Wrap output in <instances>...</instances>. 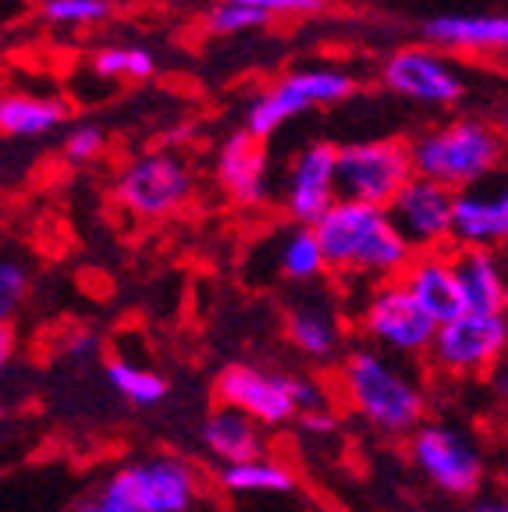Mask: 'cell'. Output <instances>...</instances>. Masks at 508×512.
I'll list each match as a JSON object with an SVG mask.
<instances>
[{"label": "cell", "mask_w": 508, "mask_h": 512, "mask_svg": "<svg viewBox=\"0 0 508 512\" xmlns=\"http://www.w3.org/2000/svg\"><path fill=\"white\" fill-rule=\"evenodd\" d=\"M29 296V271H25L22 260H4L0 264V320H11L15 310Z\"/></svg>", "instance_id": "4dcf8cb0"}, {"label": "cell", "mask_w": 508, "mask_h": 512, "mask_svg": "<svg viewBox=\"0 0 508 512\" xmlns=\"http://www.w3.org/2000/svg\"><path fill=\"white\" fill-rule=\"evenodd\" d=\"M270 22H274L270 15L249 8V4H239V0H214L203 15V25L214 36H246V32H256Z\"/></svg>", "instance_id": "83f0119b"}, {"label": "cell", "mask_w": 508, "mask_h": 512, "mask_svg": "<svg viewBox=\"0 0 508 512\" xmlns=\"http://www.w3.org/2000/svg\"><path fill=\"white\" fill-rule=\"evenodd\" d=\"M221 484L235 498H274V495H292L295 473L285 463H274V459L263 456L242 466H224Z\"/></svg>", "instance_id": "cb8c5ba5"}, {"label": "cell", "mask_w": 508, "mask_h": 512, "mask_svg": "<svg viewBox=\"0 0 508 512\" xmlns=\"http://www.w3.org/2000/svg\"><path fill=\"white\" fill-rule=\"evenodd\" d=\"M107 381L132 406H157V402L167 399L164 377L146 367V363L132 360V356H111L107 360Z\"/></svg>", "instance_id": "d4e9b609"}, {"label": "cell", "mask_w": 508, "mask_h": 512, "mask_svg": "<svg viewBox=\"0 0 508 512\" xmlns=\"http://www.w3.org/2000/svg\"><path fill=\"white\" fill-rule=\"evenodd\" d=\"M40 15L54 29H93L114 15L111 0H43Z\"/></svg>", "instance_id": "4316f807"}, {"label": "cell", "mask_w": 508, "mask_h": 512, "mask_svg": "<svg viewBox=\"0 0 508 512\" xmlns=\"http://www.w3.org/2000/svg\"><path fill=\"white\" fill-rule=\"evenodd\" d=\"M402 281L437 324H448V320L466 313L459 274H455V253H448V249L416 253V260L409 264V271L402 274Z\"/></svg>", "instance_id": "e0dca14e"}, {"label": "cell", "mask_w": 508, "mask_h": 512, "mask_svg": "<svg viewBox=\"0 0 508 512\" xmlns=\"http://www.w3.org/2000/svg\"><path fill=\"white\" fill-rule=\"evenodd\" d=\"M214 399L217 406L246 413L260 427H278L299 416L292 374H267L253 363H228L214 377Z\"/></svg>", "instance_id": "7c38bea8"}, {"label": "cell", "mask_w": 508, "mask_h": 512, "mask_svg": "<svg viewBox=\"0 0 508 512\" xmlns=\"http://www.w3.org/2000/svg\"><path fill=\"white\" fill-rule=\"evenodd\" d=\"M498 128H501V132H505V136H508V104L501 107V114H498Z\"/></svg>", "instance_id": "f35d334b"}, {"label": "cell", "mask_w": 508, "mask_h": 512, "mask_svg": "<svg viewBox=\"0 0 508 512\" xmlns=\"http://www.w3.org/2000/svg\"><path fill=\"white\" fill-rule=\"evenodd\" d=\"M462 299L473 313H508V253L505 249H455Z\"/></svg>", "instance_id": "ac0fdd59"}, {"label": "cell", "mask_w": 508, "mask_h": 512, "mask_svg": "<svg viewBox=\"0 0 508 512\" xmlns=\"http://www.w3.org/2000/svg\"><path fill=\"white\" fill-rule=\"evenodd\" d=\"M409 459L434 488L448 495H473L484 484V452L459 427L423 424L409 438Z\"/></svg>", "instance_id": "30bf717a"}, {"label": "cell", "mask_w": 508, "mask_h": 512, "mask_svg": "<svg viewBox=\"0 0 508 512\" xmlns=\"http://www.w3.org/2000/svg\"><path fill=\"white\" fill-rule=\"evenodd\" d=\"M508 313H473L448 320L437 328L430 360L448 377H484L505 363Z\"/></svg>", "instance_id": "ba28073f"}, {"label": "cell", "mask_w": 508, "mask_h": 512, "mask_svg": "<svg viewBox=\"0 0 508 512\" xmlns=\"http://www.w3.org/2000/svg\"><path fill=\"white\" fill-rule=\"evenodd\" d=\"M494 388H498L501 402H505V409H508V367H498V370H494Z\"/></svg>", "instance_id": "d590c367"}, {"label": "cell", "mask_w": 508, "mask_h": 512, "mask_svg": "<svg viewBox=\"0 0 508 512\" xmlns=\"http://www.w3.org/2000/svg\"><path fill=\"white\" fill-rule=\"evenodd\" d=\"M274 264H278L281 278L292 281V285H306V288L317 285L327 274V260H324V249H320L317 232H313V228H299V224H292L278 239Z\"/></svg>", "instance_id": "603a6c76"}, {"label": "cell", "mask_w": 508, "mask_h": 512, "mask_svg": "<svg viewBox=\"0 0 508 512\" xmlns=\"http://www.w3.org/2000/svg\"><path fill=\"white\" fill-rule=\"evenodd\" d=\"M299 427H302L306 434H334L338 420H334L331 409H317V413H302V416H299Z\"/></svg>", "instance_id": "d6a6232c"}, {"label": "cell", "mask_w": 508, "mask_h": 512, "mask_svg": "<svg viewBox=\"0 0 508 512\" xmlns=\"http://www.w3.org/2000/svg\"><path fill=\"white\" fill-rule=\"evenodd\" d=\"M455 196L459 192H452L448 185L416 175L402 189V196L388 207V214L416 253H437V249L452 246Z\"/></svg>", "instance_id": "4fadbf2b"}, {"label": "cell", "mask_w": 508, "mask_h": 512, "mask_svg": "<svg viewBox=\"0 0 508 512\" xmlns=\"http://www.w3.org/2000/svg\"><path fill=\"white\" fill-rule=\"evenodd\" d=\"M342 200L338 196V146L331 139H310L288 160L281 182V207L299 228H317L320 217Z\"/></svg>", "instance_id": "8fae6325"}, {"label": "cell", "mask_w": 508, "mask_h": 512, "mask_svg": "<svg viewBox=\"0 0 508 512\" xmlns=\"http://www.w3.org/2000/svg\"><path fill=\"white\" fill-rule=\"evenodd\" d=\"M477 512H508V495L505 498H491V502L477 505Z\"/></svg>", "instance_id": "8d00e7d4"}, {"label": "cell", "mask_w": 508, "mask_h": 512, "mask_svg": "<svg viewBox=\"0 0 508 512\" xmlns=\"http://www.w3.org/2000/svg\"><path fill=\"white\" fill-rule=\"evenodd\" d=\"M508 246V178H491L484 185L455 196L452 249H505Z\"/></svg>", "instance_id": "5bb4252c"}, {"label": "cell", "mask_w": 508, "mask_h": 512, "mask_svg": "<svg viewBox=\"0 0 508 512\" xmlns=\"http://www.w3.org/2000/svg\"><path fill=\"white\" fill-rule=\"evenodd\" d=\"M75 512H143V498H139V484H135L132 466L118 470L104 488L89 495Z\"/></svg>", "instance_id": "f1b7e54d"}, {"label": "cell", "mask_w": 508, "mask_h": 512, "mask_svg": "<svg viewBox=\"0 0 508 512\" xmlns=\"http://www.w3.org/2000/svg\"><path fill=\"white\" fill-rule=\"evenodd\" d=\"M285 335L306 360H331L342 349V310L327 292H306L288 306Z\"/></svg>", "instance_id": "2e32d148"}, {"label": "cell", "mask_w": 508, "mask_h": 512, "mask_svg": "<svg viewBox=\"0 0 508 512\" xmlns=\"http://www.w3.org/2000/svg\"><path fill=\"white\" fill-rule=\"evenodd\" d=\"M143 512H189L196 502V473L185 459L157 456L146 463H132Z\"/></svg>", "instance_id": "ffe728a7"}, {"label": "cell", "mask_w": 508, "mask_h": 512, "mask_svg": "<svg viewBox=\"0 0 508 512\" xmlns=\"http://www.w3.org/2000/svg\"><path fill=\"white\" fill-rule=\"evenodd\" d=\"M356 320L363 335L391 356H430L441 328L420 306V299L405 288V281L366 288Z\"/></svg>", "instance_id": "8992f818"}, {"label": "cell", "mask_w": 508, "mask_h": 512, "mask_svg": "<svg viewBox=\"0 0 508 512\" xmlns=\"http://www.w3.org/2000/svg\"><path fill=\"white\" fill-rule=\"evenodd\" d=\"M249 8L263 11L270 18H299V15H317L324 8V0H239Z\"/></svg>", "instance_id": "1f68e13d"}, {"label": "cell", "mask_w": 508, "mask_h": 512, "mask_svg": "<svg viewBox=\"0 0 508 512\" xmlns=\"http://www.w3.org/2000/svg\"><path fill=\"white\" fill-rule=\"evenodd\" d=\"M96 349H100V342H96L89 331H79V335H72L64 342V352H68L72 360H89V356H96Z\"/></svg>", "instance_id": "836d02e7"}, {"label": "cell", "mask_w": 508, "mask_h": 512, "mask_svg": "<svg viewBox=\"0 0 508 512\" xmlns=\"http://www.w3.org/2000/svg\"><path fill=\"white\" fill-rule=\"evenodd\" d=\"M416 178L409 139H352L338 146V196L366 207H384Z\"/></svg>", "instance_id": "5b68a950"}, {"label": "cell", "mask_w": 508, "mask_h": 512, "mask_svg": "<svg viewBox=\"0 0 508 512\" xmlns=\"http://www.w3.org/2000/svg\"><path fill=\"white\" fill-rule=\"evenodd\" d=\"M192 189L196 182H192L189 164L171 150L139 153L114 178L118 203L139 221H164L178 214L192 200Z\"/></svg>", "instance_id": "52a82bcc"}, {"label": "cell", "mask_w": 508, "mask_h": 512, "mask_svg": "<svg viewBox=\"0 0 508 512\" xmlns=\"http://www.w3.org/2000/svg\"><path fill=\"white\" fill-rule=\"evenodd\" d=\"M356 75L338 64H302L295 72H285L278 82L253 96L242 111V128L253 139H270L274 132L299 121L320 107H338L356 93Z\"/></svg>", "instance_id": "277c9868"}, {"label": "cell", "mask_w": 508, "mask_h": 512, "mask_svg": "<svg viewBox=\"0 0 508 512\" xmlns=\"http://www.w3.org/2000/svg\"><path fill=\"white\" fill-rule=\"evenodd\" d=\"M199 441L207 448L210 456L224 466H242L263 459L267 452V441H263V427L256 420H249L246 413H235V409L217 406L214 413L203 420L199 427Z\"/></svg>", "instance_id": "44dd1931"}, {"label": "cell", "mask_w": 508, "mask_h": 512, "mask_svg": "<svg viewBox=\"0 0 508 512\" xmlns=\"http://www.w3.org/2000/svg\"><path fill=\"white\" fill-rule=\"evenodd\" d=\"M93 75L107 82H143L157 72L153 50L143 43H107L93 54Z\"/></svg>", "instance_id": "484cf974"}, {"label": "cell", "mask_w": 508, "mask_h": 512, "mask_svg": "<svg viewBox=\"0 0 508 512\" xmlns=\"http://www.w3.org/2000/svg\"><path fill=\"white\" fill-rule=\"evenodd\" d=\"M423 40L445 54H508V15H437L423 25Z\"/></svg>", "instance_id": "d6986e66"}, {"label": "cell", "mask_w": 508, "mask_h": 512, "mask_svg": "<svg viewBox=\"0 0 508 512\" xmlns=\"http://www.w3.org/2000/svg\"><path fill=\"white\" fill-rule=\"evenodd\" d=\"M338 381H342V395L349 399V406L381 434L413 438L427 424L423 388L384 349H370V345L352 349L338 367Z\"/></svg>", "instance_id": "7a4b0ae2"}, {"label": "cell", "mask_w": 508, "mask_h": 512, "mask_svg": "<svg viewBox=\"0 0 508 512\" xmlns=\"http://www.w3.org/2000/svg\"><path fill=\"white\" fill-rule=\"evenodd\" d=\"M61 150L64 160H72V164H93L107 150V132L96 121H79V125H72L64 132Z\"/></svg>", "instance_id": "f546056e"}, {"label": "cell", "mask_w": 508, "mask_h": 512, "mask_svg": "<svg viewBox=\"0 0 508 512\" xmlns=\"http://www.w3.org/2000/svg\"><path fill=\"white\" fill-rule=\"evenodd\" d=\"M313 232L324 249L327 274L356 281L363 285V292L388 281H402V274L416 260V249L402 239L384 207L338 200Z\"/></svg>", "instance_id": "6da1fadb"}, {"label": "cell", "mask_w": 508, "mask_h": 512, "mask_svg": "<svg viewBox=\"0 0 508 512\" xmlns=\"http://www.w3.org/2000/svg\"><path fill=\"white\" fill-rule=\"evenodd\" d=\"M381 86L420 107H455L466 96V75L445 50L416 43L398 47L381 61Z\"/></svg>", "instance_id": "9c48e42d"}, {"label": "cell", "mask_w": 508, "mask_h": 512, "mask_svg": "<svg viewBox=\"0 0 508 512\" xmlns=\"http://www.w3.org/2000/svg\"><path fill=\"white\" fill-rule=\"evenodd\" d=\"M413 146L416 175L430 182L448 185L452 192H466L473 185H484L501 175L508 160V136L494 121L448 118L434 128H423L420 136L409 139Z\"/></svg>", "instance_id": "3957f363"}, {"label": "cell", "mask_w": 508, "mask_h": 512, "mask_svg": "<svg viewBox=\"0 0 508 512\" xmlns=\"http://www.w3.org/2000/svg\"><path fill=\"white\" fill-rule=\"evenodd\" d=\"M214 175L231 203H239V207H260L270 196L267 146L249 136L246 128L231 132L214 157Z\"/></svg>", "instance_id": "9a60e30c"}, {"label": "cell", "mask_w": 508, "mask_h": 512, "mask_svg": "<svg viewBox=\"0 0 508 512\" xmlns=\"http://www.w3.org/2000/svg\"><path fill=\"white\" fill-rule=\"evenodd\" d=\"M498 480H501V491L508 495V448L501 452V463H498Z\"/></svg>", "instance_id": "74e56055"}, {"label": "cell", "mask_w": 508, "mask_h": 512, "mask_svg": "<svg viewBox=\"0 0 508 512\" xmlns=\"http://www.w3.org/2000/svg\"><path fill=\"white\" fill-rule=\"evenodd\" d=\"M68 104L47 93H4L0 100V128L8 139H43L64 125Z\"/></svg>", "instance_id": "7402d4cb"}, {"label": "cell", "mask_w": 508, "mask_h": 512, "mask_svg": "<svg viewBox=\"0 0 508 512\" xmlns=\"http://www.w3.org/2000/svg\"><path fill=\"white\" fill-rule=\"evenodd\" d=\"M11 349H15V335H11V320L0 324V360L11 363Z\"/></svg>", "instance_id": "e575fe53"}]
</instances>
